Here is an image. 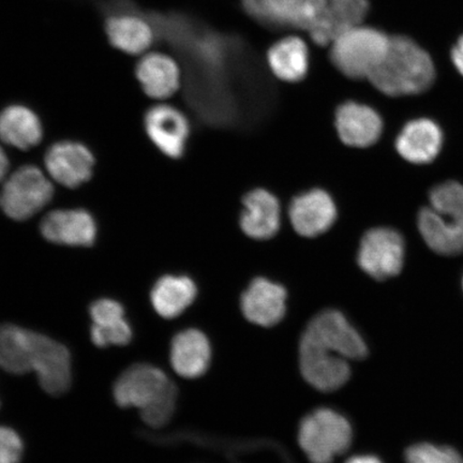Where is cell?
<instances>
[{"mask_svg":"<svg viewBox=\"0 0 463 463\" xmlns=\"http://www.w3.org/2000/svg\"><path fill=\"white\" fill-rule=\"evenodd\" d=\"M433 62L427 52L408 37H391L389 49L368 80L376 90L391 97L419 95L430 90Z\"/></svg>","mask_w":463,"mask_h":463,"instance_id":"1","label":"cell"},{"mask_svg":"<svg viewBox=\"0 0 463 463\" xmlns=\"http://www.w3.org/2000/svg\"><path fill=\"white\" fill-rule=\"evenodd\" d=\"M418 224L422 239L434 252L442 256L463 253L462 184L448 182L434 187Z\"/></svg>","mask_w":463,"mask_h":463,"instance_id":"2","label":"cell"},{"mask_svg":"<svg viewBox=\"0 0 463 463\" xmlns=\"http://www.w3.org/2000/svg\"><path fill=\"white\" fill-rule=\"evenodd\" d=\"M298 439L311 463H333L350 449L353 430L343 414L321 408L300 421Z\"/></svg>","mask_w":463,"mask_h":463,"instance_id":"3","label":"cell"},{"mask_svg":"<svg viewBox=\"0 0 463 463\" xmlns=\"http://www.w3.org/2000/svg\"><path fill=\"white\" fill-rule=\"evenodd\" d=\"M391 37L379 29L358 25L332 43L331 60L350 79H368L389 49Z\"/></svg>","mask_w":463,"mask_h":463,"instance_id":"4","label":"cell"},{"mask_svg":"<svg viewBox=\"0 0 463 463\" xmlns=\"http://www.w3.org/2000/svg\"><path fill=\"white\" fill-rule=\"evenodd\" d=\"M106 20L104 32L109 44L129 55L145 53L157 33L143 10L129 0H109L102 4Z\"/></svg>","mask_w":463,"mask_h":463,"instance_id":"5","label":"cell"},{"mask_svg":"<svg viewBox=\"0 0 463 463\" xmlns=\"http://www.w3.org/2000/svg\"><path fill=\"white\" fill-rule=\"evenodd\" d=\"M53 194V184L42 170L33 165L22 166L4 184L0 207L5 215L22 222L43 210Z\"/></svg>","mask_w":463,"mask_h":463,"instance_id":"6","label":"cell"},{"mask_svg":"<svg viewBox=\"0 0 463 463\" xmlns=\"http://www.w3.org/2000/svg\"><path fill=\"white\" fill-rule=\"evenodd\" d=\"M404 254L401 233L391 228H374L363 236L357 263L364 274L374 280L384 281L401 274Z\"/></svg>","mask_w":463,"mask_h":463,"instance_id":"7","label":"cell"},{"mask_svg":"<svg viewBox=\"0 0 463 463\" xmlns=\"http://www.w3.org/2000/svg\"><path fill=\"white\" fill-rule=\"evenodd\" d=\"M33 372L42 389L51 396H61L71 386V355L66 345L49 335L29 331Z\"/></svg>","mask_w":463,"mask_h":463,"instance_id":"8","label":"cell"},{"mask_svg":"<svg viewBox=\"0 0 463 463\" xmlns=\"http://www.w3.org/2000/svg\"><path fill=\"white\" fill-rule=\"evenodd\" d=\"M304 335L347 361H361L368 354L362 335L340 311L328 309L317 314Z\"/></svg>","mask_w":463,"mask_h":463,"instance_id":"9","label":"cell"},{"mask_svg":"<svg viewBox=\"0 0 463 463\" xmlns=\"http://www.w3.org/2000/svg\"><path fill=\"white\" fill-rule=\"evenodd\" d=\"M299 368L303 378L317 391H338L351 378L349 361L303 334L299 343Z\"/></svg>","mask_w":463,"mask_h":463,"instance_id":"10","label":"cell"},{"mask_svg":"<svg viewBox=\"0 0 463 463\" xmlns=\"http://www.w3.org/2000/svg\"><path fill=\"white\" fill-rule=\"evenodd\" d=\"M174 384L160 368L138 363L127 368L115 381L113 397L120 408L143 410L157 402Z\"/></svg>","mask_w":463,"mask_h":463,"instance_id":"11","label":"cell"},{"mask_svg":"<svg viewBox=\"0 0 463 463\" xmlns=\"http://www.w3.org/2000/svg\"><path fill=\"white\" fill-rule=\"evenodd\" d=\"M338 212L335 200L327 191L315 188L300 194L288 206L292 228L304 239H316L333 228Z\"/></svg>","mask_w":463,"mask_h":463,"instance_id":"12","label":"cell"},{"mask_svg":"<svg viewBox=\"0 0 463 463\" xmlns=\"http://www.w3.org/2000/svg\"><path fill=\"white\" fill-rule=\"evenodd\" d=\"M287 299L285 287L268 278H256L241 294L242 316L254 326L273 327L286 316Z\"/></svg>","mask_w":463,"mask_h":463,"instance_id":"13","label":"cell"},{"mask_svg":"<svg viewBox=\"0 0 463 463\" xmlns=\"http://www.w3.org/2000/svg\"><path fill=\"white\" fill-rule=\"evenodd\" d=\"M334 125L341 143L351 148L373 146L383 131L379 113L355 101L345 102L335 109Z\"/></svg>","mask_w":463,"mask_h":463,"instance_id":"14","label":"cell"},{"mask_svg":"<svg viewBox=\"0 0 463 463\" xmlns=\"http://www.w3.org/2000/svg\"><path fill=\"white\" fill-rule=\"evenodd\" d=\"M240 227L249 239L268 241L280 231L282 222L281 204L277 196L268 189L257 188L244 196Z\"/></svg>","mask_w":463,"mask_h":463,"instance_id":"15","label":"cell"},{"mask_svg":"<svg viewBox=\"0 0 463 463\" xmlns=\"http://www.w3.org/2000/svg\"><path fill=\"white\" fill-rule=\"evenodd\" d=\"M45 167L49 175L67 188H77L90 181L94 156L84 145L77 142H60L45 154Z\"/></svg>","mask_w":463,"mask_h":463,"instance_id":"16","label":"cell"},{"mask_svg":"<svg viewBox=\"0 0 463 463\" xmlns=\"http://www.w3.org/2000/svg\"><path fill=\"white\" fill-rule=\"evenodd\" d=\"M145 128L150 140L170 158L182 157L190 133L189 121L179 109L158 104L145 116Z\"/></svg>","mask_w":463,"mask_h":463,"instance_id":"17","label":"cell"},{"mask_svg":"<svg viewBox=\"0 0 463 463\" xmlns=\"http://www.w3.org/2000/svg\"><path fill=\"white\" fill-rule=\"evenodd\" d=\"M369 10L368 0H327L326 9L309 28L318 45L333 43L341 34L361 25Z\"/></svg>","mask_w":463,"mask_h":463,"instance_id":"18","label":"cell"},{"mask_svg":"<svg viewBox=\"0 0 463 463\" xmlns=\"http://www.w3.org/2000/svg\"><path fill=\"white\" fill-rule=\"evenodd\" d=\"M42 233L58 245L86 247L94 244L97 228L94 218L84 210H58L43 218Z\"/></svg>","mask_w":463,"mask_h":463,"instance_id":"19","label":"cell"},{"mask_svg":"<svg viewBox=\"0 0 463 463\" xmlns=\"http://www.w3.org/2000/svg\"><path fill=\"white\" fill-rule=\"evenodd\" d=\"M170 360L178 375L184 379L200 378L212 362L210 340L199 329H184L172 340Z\"/></svg>","mask_w":463,"mask_h":463,"instance_id":"20","label":"cell"},{"mask_svg":"<svg viewBox=\"0 0 463 463\" xmlns=\"http://www.w3.org/2000/svg\"><path fill=\"white\" fill-rule=\"evenodd\" d=\"M443 145V133L431 119L420 118L405 125L396 140V149L404 160L414 165L430 164Z\"/></svg>","mask_w":463,"mask_h":463,"instance_id":"21","label":"cell"},{"mask_svg":"<svg viewBox=\"0 0 463 463\" xmlns=\"http://www.w3.org/2000/svg\"><path fill=\"white\" fill-rule=\"evenodd\" d=\"M136 74L142 89L153 99L165 100L181 87V69L169 55L152 52L138 61Z\"/></svg>","mask_w":463,"mask_h":463,"instance_id":"22","label":"cell"},{"mask_svg":"<svg viewBox=\"0 0 463 463\" xmlns=\"http://www.w3.org/2000/svg\"><path fill=\"white\" fill-rule=\"evenodd\" d=\"M198 288L187 276L167 275L155 283L150 302L157 314L165 318H175L194 304Z\"/></svg>","mask_w":463,"mask_h":463,"instance_id":"23","label":"cell"},{"mask_svg":"<svg viewBox=\"0 0 463 463\" xmlns=\"http://www.w3.org/2000/svg\"><path fill=\"white\" fill-rule=\"evenodd\" d=\"M268 62L277 79L297 83L309 71V52L302 39L288 37L276 43L269 51Z\"/></svg>","mask_w":463,"mask_h":463,"instance_id":"24","label":"cell"},{"mask_svg":"<svg viewBox=\"0 0 463 463\" xmlns=\"http://www.w3.org/2000/svg\"><path fill=\"white\" fill-rule=\"evenodd\" d=\"M43 135L38 116L23 106H11L0 113V138L22 150L37 146Z\"/></svg>","mask_w":463,"mask_h":463,"instance_id":"25","label":"cell"},{"mask_svg":"<svg viewBox=\"0 0 463 463\" xmlns=\"http://www.w3.org/2000/svg\"><path fill=\"white\" fill-rule=\"evenodd\" d=\"M0 368L11 374L33 372L29 329L11 323L0 326Z\"/></svg>","mask_w":463,"mask_h":463,"instance_id":"26","label":"cell"},{"mask_svg":"<svg viewBox=\"0 0 463 463\" xmlns=\"http://www.w3.org/2000/svg\"><path fill=\"white\" fill-rule=\"evenodd\" d=\"M246 13L271 27H292L294 0H241Z\"/></svg>","mask_w":463,"mask_h":463,"instance_id":"27","label":"cell"},{"mask_svg":"<svg viewBox=\"0 0 463 463\" xmlns=\"http://www.w3.org/2000/svg\"><path fill=\"white\" fill-rule=\"evenodd\" d=\"M407 463H463V457L449 447L432 443H419L405 451Z\"/></svg>","mask_w":463,"mask_h":463,"instance_id":"28","label":"cell"},{"mask_svg":"<svg viewBox=\"0 0 463 463\" xmlns=\"http://www.w3.org/2000/svg\"><path fill=\"white\" fill-rule=\"evenodd\" d=\"M178 391L174 384L157 402L141 410V418L145 424L152 428H161L169 424L175 412Z\"/></svg>","mask_w":463,"mask_h":463,"instance_id":"29","label":"cell"},{"mask_svg":"<svg viewBox=\"0 0 463 463\" xmlns=\"http://www.w3.org/2000/svg\"><path fill=\"white\" fill-rule=\"evenodd\" d=\"M132 337V328L126 318L116 323L107 324V326L92 324L90 328L92 344L99 347L124 346L131 343Z\"/></svg>","mask_w":463,"mask_h":463,"instance_id":"30","label":"cell"},{"mask_svg":"<svg viewBox=\"0 0 463 463\" xmlns=\"http://www.w3.org/2000/svg\"><path fill=\"white\" fill-rule=\"evenodd\" d=\"M326 5L327 0H294L292 27L309 31Z\"/></svg>","mask_w":463,"mask_h":463,"instance_id":"31","label":"cell"},{"mask_svg":"<svg viewBox=\"0 0 463 463\" xmlns=\"http://www.w3.org/2000/svg\"><path fill=\"white\" fill-rule=\"evenodd\" d=\"M90 315L96 326H107V324L124 320L125 309L114 299L101 298L91 304Z\"/></svg>","mask_w":463,"mask_h":463,"instance_id":"32","label":"cell"},{"mask_svg":"<svg viewBox=\"0 0 463 463\" xmlns=\"http://www.w3.org/2000/svg\"><path fill=\"white\" fill-rule=\"evenodd\" d=\"M24 444L13 428L0 426V463H20Z\"/></svg>","mask_w":463,"mask_h":463,"instance_id":"33","label":"cell"},{"mask_svg":"<svg viewBox=\"0 0 463 463\" xmlns=\"http://www.w3.org/2000/svg\"><path fill=\"white\" fill-rule=\"evenodd\" d=\"M451 60H453L457 71L463 75V36L456 43L453 52H451Z\"/></svg>","mask_w":463,"mask_h":463,"instance_id":"34","label":"cell"},{"mask_svg":"<svg viewBox=\"0 0 463 463\" xmlns=\"http://www.w3.org/2000/svg\"><path fill=\"white\" fill-rule=\"evenodd\" d=\"M345 463H383L378 457L373 455H357L347 459Z\"/></svg>","mask_w":463,"mask_h":463,"instance_id":"35","label":"cell"},{"mask_svg":"<svg viewBox=\"0 0 463 463\" xmlns=\"http://www.w3.org/2000/svg\"><path fill=\"white\" fill-rule=\"evenodd\" d=\"M9 170V160L5 150L0 146V182L7 175Z\"/></svg>","mask_w":463,"mask_h":463,"instance_id":"36","label":"cell"},{"mask_svg":"<svg viewBox=\"0 0 463 463\" xmlns=\"http://www.w3.org/2000/svg\"><path fill=\"white\" fill-rule=\"evenodd\" d=\"M462 288H463V280H462Z\"/></svg>","mask_w":463,"mask_h":463,"instance_id":"37","label":"cell"}]
</instances>
